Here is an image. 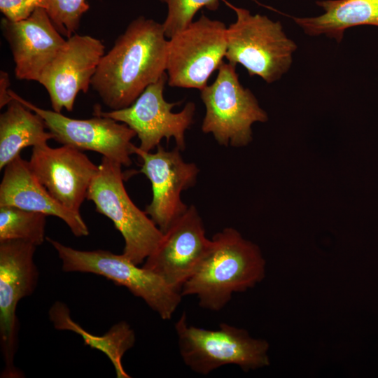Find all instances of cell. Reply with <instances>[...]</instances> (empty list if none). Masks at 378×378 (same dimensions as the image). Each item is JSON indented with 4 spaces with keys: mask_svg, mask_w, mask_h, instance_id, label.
Returning a JSON list of instances; mask_svg holds the SVG:
<instances>
[{
    "mask_svg": "<svg viewBox=\"0 0 378 378\" xmlns=\"http://www.w3.org/2000/svg\"><path fill=\"white\" fill-rule=\"evenodd\" d=\"M162 23L144 16L133 20L104 55L91 86L111 110L132 105L165 73L168 40Z\"/></svg>",
    "mask_w": 378,
    "mask_h": 378,
    "instance_id": "1",
    "label": "cell"
},
{
    "mask_svg": "<svg viewBox=\"0 0 378 378\" xmlns=\"http://www.w3.org/2000/svg\"><path fill=\"white\" fill-rule=\"evenodd\" d=\"M197 271L182 285L181 294L195 295L203 309L219 311L235 293L245 292L265 276L260 248L234 228L226 227L211 239Z\"/></svg>",
    "mask_w": 378,
    "mask_h": 378,
    "instance_id": "2",
    "label": "cell"
},
{
    "mask_svg": "<svg viewBox=\"0 0 378 378\" xmlns=\"http://www.w3.org/2000/svg\"><path fill=\"white\" fill-rule=\"evenodd\" d=\"M180 355L192 371L207 375L227 365H235L244 372L270 364L268 342L254 338L244 328L225 323L209 330L189 325L182 314L175 323Z\"/></svg>",
    "mask_w": 378,
    "mask_h": 378,
    "instance_id": "3",
    "label": "cell"
},
{
    "mask_svg": "<svg viewBox=\"0 0 378 378\" xmlns=\"http://www.w3.org/2000/svg\"><path fill=\"white\" fill-rule=\"evenodd\" d=\"M55 249L65 272H85L102 276L127 288L163 320H169L178 307L181 291L150 270L139 267L122 253L109 251H80L46 237Z\"/></svg>",
    "mask_w": 378,
    "mask_h": 378,
    "instance_id": "4",
    "label": "cell"
},
{
    "mask_svg": "<svg viewBox=\"0 0 378 378\" xmlns=\"http://www.w3.org/2000/svg\"><path fill=\"white\" fill-rule=\"evenodd\" d=\"M231 7L237 18L227 29L228 62L241 64L250 76H259L267 83L280 79L292 64L296 43L286 36L279 21Z\"/></svg>",
    "mask_w": 378,
    "mask_h": 378,
    "instance_id": "5",
    "label": "cell"
},
{
    "mask_svg": "<svg viewBox=\"0 0 378 378\" xmlns=\"http://www.w3.org/2000/svg\"><path fill=\"white\" fill-rule=\"evenodd\" d=\"M122 166L103 156L86 199L94 204L97 212L113 222L125 241L122 254L139 265L155 251L164 234L129 197Z\"/></svg>",
    "mask_w": 378,
    "mask_h": 378,
    "instance_id": "6",
    "label": "cell"
},
{
    "mask_svg": "<svg viewBox=\"0 0 378 378\" xmlns=\"http://www.w3.org/2000/svg\"><path fill=\"white\" fill-rule=\"evenodd\" d=\"M218 71L215 80L200 90L206 109L202 130L220 145L246 146L252 140V125L267 121V114L239 82L235 65L223 62Z\"/></svg>",
    "mask_w": 378,
    "mask_h": 378,
    "instance_id": "7",
    "label": "cell"
},
{
    "mask_svg": "<svg viewBox=\"0 0 378 378\" xmlns=\"http://www.w3.org/2000/svg\"><path fill=\"white\" fill-rule=\"evenodd\" d=\"M36 246L20 239L0 241V346L4 363L1 378H21L15 365L18 348L17 306L35 290L39 273L34 260Z\"/></svg>",
    "mask_w": 378,
    "mask_h": 378,
    "instance_id": "8",
    "label": "cell"
},
{
    "mask_svg": "<svg viewBox=\"0 0 378 378\" xmlns=\"http://www.w3.org/2000/svg\"><path fill=\"white\" fill-rule=\"evenodd\" d=\"M224 22L202 14L168 40L166 71L171 87L202 90L223 62L227 50Z\"/></svg>",
    "mask_w": 378,
    "mask_h": 378,
    "instance_id": "9",
    "label": "cell"
},
{
    "mask_svg": "<svg viewBox=\"0 0 378 378\" xmlns=\"http://www.w3.org/2000/svg\"><path fill=\"white\" fill-rule=\"evenodd\" d=\"M167 83L165 73L157 82L148 85L130 106L103 112L96 111V114L112 118L127 125L140 140L139 148L150 152L160 145L161 140L167 141L173 137L176 147L185 149V133L193 122L195 104L188 102L177 113L172 111L180 102H168L163 95Z\"/></svg>",
    "mask_w": 378,
    "mask_h": 378,
    "instance_id": "10",
    "label": "cell"
},
{
    "mask_svg": "<svg viewBox=\"0 0 378 378\" xmlns=\"http://www.w3.org/2000/svg\"><path fill=\"white\" fill-rule=\"evenodd\" d=\"M11 97L39 115L54 139L80 150H91L118 162L122 165L132 164L130 155L136 136L127 125L112 118L96 114L90 119H74L55 111L39 108L10 90Z\"/></svg>",
    "mask_w": 378,
    "mask_h": 378,
    "instance_id": "11",
    "label": "cell"
},
{
    "mask_svg": "<svg viewBox=\"0 0 378 378\" xmlns=\"http://www.w3.org/2000/svg\"><path fill=\"white\" fill-rule=\"evenodd\" d=\"M180 150L177 147L167 150L158 145L152 153L134 147V153L142 160L139 172L152 186L153 198L145 212L162 233L188 209L181 194L195 185L199 173L195 163L183 160Z\"/></svg>",
    "mask_w": 378,
    "mask_h": 378,
    "instance_id": "12",
    "label": "cell"
},
{
    "mask_svg": "<svg viewBox=\"0 0 378 378\" xmlns=\"http://www.w3.org/2000/svg\"><path fill=\"white\" fill-rule=\"evenodd\" d=\"M163 234L142 267L181 291L182 285L200 267L212 240L206 237L203 221L193 205Z\"/></svg>",
    "mask_w": 378,
    "mask_h": 378,
    "instance_id": "13",
    "label": "cell"
},
{
    "mask_svg": "<svg viewBox=\"0 0 378 378\" xmlns=\"http://www.w3.org/2000/svg\"><path fill=\"white\" fill-rule=\"evenodd\" d=\"M104 50L103 43L91 36L75 34L66 39L38 81L47 90L53 111L73 110L78 94L88 91Z\"/></svg>",
    "mask_w": 378,
    "mask_h": 378,
    "instance_id": "14",
    "label": "cell"
},
{
    "mask_svg": "<svg viewBox=\"0 0 378 378\" xmlns=\"http://www.w3.org/2000/svg\"><path fill=\"white\" fill-rule=\"evenodd\" d=\"M28 162L34 176L55 200L80 213L99 165L77 148L67 145L51 148L47 144L33 147Z\"/></svg>",
    "mask_w": 378,
    "mask_h": 378,
    "instance_id": "15",
    "label": "cell"
},
{
    "mask_svg": "<svg viewBox=\"0 0 378 378\" xmlns=\"http://www.w3.org/2000/svg\"><path fill=\"white\" fill-rule=\"evenodd\" d=\"M1 28L10 47L15 76L20 80L38 82L66 42L41 7L19 21L4 18Z\"/></svg>",
    "mask_w": 378,
    "mask_h": 378,
    "instance_id": "16",
    "label": "cell"
},
{
    "mask_svg": "<svg viewBox=\"0 0 378 378\" xmlns=\"http://www.w3.org/2000/svg\"><path fill=\"white\" fill-rule=\"evenodd\" d=\"M12 206L62 219L76 237L89 234L80 213L64 207L49 193L20 155L4 168L0 184V206Z\"/></svg>",
    "mask_w": 378,
    "mask_h": 378,
    "instance_id": "17",
    "label": "cell"
},
{
    "mask_svg": "<svg viewBox=\"0 0 378 378\" xmlns=\"http://www.w3.org/2000/svg\"><path fill=\"white\" fill-rule=\"evenodd\" d=\"M316 4L323 13L312 18H293L311 36L322 34L340 43L346 29L360 25L378 27V0H323Z\"/></svg>",
    "mask_w": 378,
    "mask_h": 378,
    "instance_id": "18",
    "label": "cell"
},
{
    "mask_svg": "<svg viewBox=\"0 0 378 378\" xmlns=\"http://www.w3.org/2000/svg\"><path fill=\"white\" fill-rule=\"evenodd\" d=\"M46 128L39 115L13 98L0 115V169L20 155L23 148L54 139Z\"/></svg>",
    "mask_w": 378,
    "mask_h": 378,
    "instance_id": "19",
    "label": "cell"
},
{
    "mask_svg": "<svg viewBox=\"0 0 378 378\" xmlns=\"http://www.w3.org/2000/svg\"><path fill=\"white\" fill-rule=\"evenodd\" d=\"M49 318L55 329L76 332L82 337L86 345L106 354L115 368L116 377H130L124 370L122 358L134 346L135 334L127 322L120 321L113 325L105 335L96 337L72 320L69 309L62 302L52 304L49 310Z\"/></svg>",
    "mask_w": 378,
    "mask_h": 378,
    "instance_id": "20",
    "label": "cell"
},
{
    "mask_svg": "<svg viewBox=\"0 0 378 378\" xmlns=\"http://www.w3.org/2000/svg\"><path fill=\"white\" fill-rule=\"evenodd\" d=\"M46 216L15 206H0V241L20 239L41 245L46 239Z\"/></svg>",
    "mask_w": 378,
    "mask_h": 378,
    "instance_id": "21",
    "label": "cell"
},
{
    "mask_svg": "<svg viewBox=\"0 0 378 378\" xmlns=\"http://www.w3.org/2000/svg\"><path fill=\"white\" fill-rule=\"evenodd\" d=\"M43 8L57 30L66 38L76 34L83 15L89 9L86 0H32Z\"/></svg>",
    "mask_w": 378,
    "mask_h": 378,
    "instance_id": "22",
    "label": "cell"
},
{
    "mask_svg": "<svg viewBox=\"0 0 378 378\" xmlns=\"http://www.w3.org/2000/svg\"><path fill=\"white\" fill-rule=\"evenodd\" d=\"M167 6V15L162 23L167 38H170L193 22L202 8L210 10L218 8L220 0H159Z\"/></svg>",
    "mask_w": 378,
    "mask_h": 378,
    "instance_id": "23",
    "label": "cell"
},
{
    "mask_svg": "<svg viewBox=\"0 0 378 378\" xmlns=\"http://www.w3.org/2000/svg\"><path fill=\"white\" fill-rule=\"evenodd\" d=\"M35 8L32 0H0V10L10 21L27 18Z\"/></svg>",
    "mask_w": 378,
    "mask_h": 378,
    "instance_id": "24",
    "label": "cell"
},
{
    "mask_svg": "<svg viewBox=\"0 0 378 378\" xmlns=\"http://www.w3.org/2000/svg\"><path fill=\"white\" fill-rule=\"evenodd\" d=\"M9 75L5 71H0V107L7 106L13 99L10 95Z\"/></svg>",
    "mask_w": 378,
    "mask_h": 378,
    "instance_id": "25",
    "label": "cell"
},
{
    "mask_svg": "<svg viewBox=\"0 0 378 378\" xmlns=\"http://www.w3.org/2000/svg\"><path fill=\"white\" fill-rule=\"evenodd\" d=\"M253 1H256V0H253Z\"/></svg>",
    "mask_w": 378,
    "mask_h": 378,
    "instance_id": "26",
    "label": "cell"
}]
</instances>
